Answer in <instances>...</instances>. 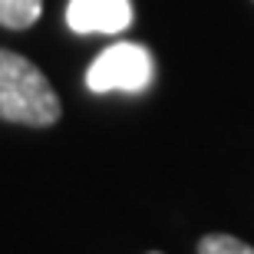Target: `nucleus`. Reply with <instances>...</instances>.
Listing matches in <instances>:
<instances>
[{
	"mask_svg": "<svg viewBox=\"0 0 254 254\" xmlns=\"http://www.w3.org/2000/svg\"><path fill=\"white\" fill-rule=\"evenodd\" d=\"M63 116L60 96L37 63L13 50H0V119L20 126H57Z\"/></svg>",
	"mask_w": 254,
	"mask_h": 254,
	"instance_id": "obj_1",
	"label": "nucleus"
},
{
	"mask_svg": "<svg viewBox=\"0 0 254 254\" xmlns=\"http://www.w3.org/2000/svg\"><path fill=\"white\" fill-rule=\"evenodd\" d=\"M155 79V60L142 43H113L86 69L89 93H145Z\"/></svg>",
	"mask_w": 254,
	"mask_h": 254,
	"instance_id": "obj_2",
	"label": "nucleus"
},
{
	"mask_svg": "<svg viewBox=\"0 0 254 254\" xmlns=\"http://www.w3.org/2000/svg\"><path fill=\"white\" fill-rule=\"evenodd\" d=\"M132 0H69L66 27L73 33H123L132 27Z\"/></svg>",
	"mask_w": 254,
	"mask_h": 254,
	"instance_id": "obj_3",
	"label": "nucleus"
},
{
	"mask_svg": "<svg viewBox=\"0 0 254 254\" xmlns=\"http://www.w3.org/2000/svg\"><path fill=\"white\" fill-rule=\"evenodd\" d=\"M43 0H0V27L27 30L40 20Z\"/></svg>",
	"mask_w": 254,
	"mask_h": 254,
	"instance_id": "obj_4",
	"label": "nucleus"
},
{
	"mask_svg": "<svg viewBox=\"0 0 254 254\" xmlns=\"http://www.w3.org/2000/svg\"><path fill=\"white\" fill-rule=\"evenodd\" d=\"M198 254H254V248L235 235H205L198 241Z\"/></svg>",
	"mask_w": 254,
	"mask_h": 254,
	"instance_id": "obj_5",
	"label": "nucleus"
},
{
	"mask_svg": "<svg viewBox=\"0 0 254 254\" xmlns=\"http://www.w3.org/2000/svg\"><path fill=\"white\" fill-rule=\"evenodd\" d=\"M149 254H162V251H149Z\"/></svg>",
	"mask_w": 254,
	"mask_h": 254,
	"instance_id": "obj_6",
	"label": "nucleus"
}]
</instances>
